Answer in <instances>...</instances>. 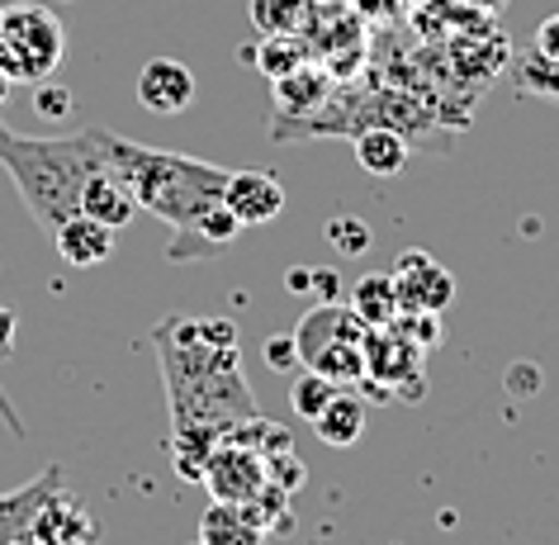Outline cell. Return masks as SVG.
<instances>
[{"mask_svg":"<svg viewBox=\"0 0 559 545\" xmlns=\"http://www.w3.org/2000/svg\"><path fill=\"white\" fill-rule=\"evenodd\" d=\"M171 399V465L186 479H204L214 446L251 417H261L257 394L242 380V337L228 318H166L152 332Z\"/></svg>","mask_w":559,"mask_h":545,"instance_id":"cell-1","label":"cell"},{"mask_svg":"<svg viewBox=\"0 0 559 545\" xmlns=\"http://www.w3.org/2000/svg\"><path fill=\"white\" fill-rule=\"evenodd\" d=\"M95 152H100L105 171H115L123 186H129L138 209H147V214H157L162 223H171V233H190L209 209L223 204L228 171L214 162L129 143V138H119L109 129H95Z\"/></svg>","mask_w":559,"mask_h":545,"instance_id":"cell-2","label":"cell"},{"mask_svg":"<svg viewBox=\"0 0 559 545\" xmlns=\"http://www.w3.org/2000/svg\"><path fill=\"white\" fill-rule=\"evenodd\" d=\"M0 166L15 180L24 209L48 237L58 233L62 218L81 214V186L100 166L95 152V129H81L72 138H20L5 133L0 143Z\"/></svg>","mask_w":559,"mask_h":545,"instance_id":"cell-3","label":"cell"},{"mask_svg":"<svg viewBox=\"0 0 559 545\" xmlns=\"http://www.w3.org/2000/svg\"><path fill=\"white\" fill-rule=\"evenodd\" d=\"M67 29L48 5H5L0 10V72L24 86H38L62 67Z\"/></svg>","mask_w":559,"mask_h":545,"instance_id":"cell-4","label":"cell"},{"mask_svg":"<svg viewBox=\"0 0 559 545\" xmlns=\"http://www.w3.org/2000/svg\"><path fill=\"white\" fill-rule=\"evenodd\" d=\"M204 484H209V494L223 502H251L271 484V460H265L261 446H251L247 437L228 431V437L214 446V455H209Z\"/></svg>","mask_w":559,"mask_h":545,"instance_id":"cell-5","label":"cell"},{"mask_svg":"<svg viewBox=\"0 0 559 545\" xmlns=\"http://www.w3.org/2000/svg\"><path fill=\"white\" fill-rule=\"evenodd\" d=\"M423 366H427V352L408 337V332H399L394 323L374 328L366 337V380L380 384V389H374L380 399L403 394V380L413 384V394H423ZM366 380H360V384H366Z\"/></svg>","mask_w":559,"mask_h":545,"instance_id":"cell-6","label":"cell"},{"mask_svg":"<svg viewBox=\"0 0 559 545\" xmlns=\"http://www.w3.org/2000/svg\"><path fill=\"white\" fill-rule=\"evenodd\" d=\"M394 289H399V304L403 313H445L455 299V275L445 271L441 261H431L423 247H408L399 251L394 261Z\"/></svg>","mask_w":559,"mask_h":545,"instance_id":"cell-7","label":"cell"},{"mask_svg":"<svg viewBox=\"0 0 559 545\" xmlns=\"http://www.w3.org/2000/svg\"><path fill=\"white\" fill-rule=\"evenodd\" d=\"M356 337H370V328L352 313V304L342 299H318L309 313L295 323V346H299V366H313L328 346L337 342H356Z\"/></svg>","mask_w":559,"mask_h":545,"instance_id":"cell-8","label":"cell"},{"mask_svg":"<svg viewBox=\"0 0 559 545\" xmlns=\"http://www.w3.org/2000/svg\"><path fill=\"white\" fill-rule=\"evenodd\" d=\"M223 204H228V214L242 223V228H265V223H275L285 214L289 194L271 171H228Z\"/></svg>","mask_w":559,"mask_h":545,"instance_id":"cell-9","label":"cell"},{"mask_svg":"<svg viewBox=\"0 0 559 545\" xmlns=\"http://www.w3.org/2000/svg\"><path fill=\"white\" fill-rule=\"evenodd\" d=\"M67 484L62 465H44L34 474V479H24L20 488H10V494H0V545H20L29 541V531L38 522V512H44V502L58 494Z\"/></svg>","mask_w":559,"mask_h":545,"instance_id":"cell-10","label":"cell"},{"mask_svg":"<svg viewBox=\"0 0 559 545\" xmlns=\"http://www.w3.org/2000/svg\"><path fill=\"white\" fill-rule=\"evenodd\" d=\"M138 100L152 115H186L194 100V72L176 58H152L138 72Z\"/></svg>","mask_w":559,"mask_h":545,"instance_id":"cell-11","label":"cell"},{"mask_svg":"<svg viewBox=\"0 0 559 545\" xmlns=\"http://www.w3.org/2000/svg\"><path fill=\"white\" fill-rule=\"evenodd\" d=\"M29 541H38V545H95L100 541V522H95L72 494L58 488V494L44 502V512H38Z\"/></svg>","mask_w":559,"mask_h":545,"instance_id":"cell-12","label":"cell"},{"mask_svg":"<svg viewBox=\"0 0 559 545\" xmlns=\"http://www.w3.org/2000/svg\"><path fill=\"white\" fill-rule=\"evenodd\" d=\"M52 242H58V257L67 265H76V271H91V265L115 257V228H105V223H95L86 214L62 218L58 233H52Z\"/></svg>","mask_w":559,"mask_h":545,"instance_id":"cell-13","label":"cell"},{"mask_svg":"<svg viewBox=\"0 0 559 545\" xmlns=\"http://www.w3.org/2000/svg\"><path fill=\"white\" fill-rule=\"evenodd\" d=\"M81 214L95 218V223H105V228H129V223L138 218V200L129 194V186L115 176V171H105V166H95L91 180L81 186Z\"/></svg>","mask_w":559,"mask_h":545,"instance_id":"cell-14","label":"cell"},{"mask_svg":"<svg viewBox=\"0 0 559 545\" xmlns=\"http://www.w3.org/2000/svg\"><path fill=\"white\" fill-rule=\"evenodd\" d=\"M200 541L204 545H265V526L247 502L214 498L200 517Z\"/></svg>","mask_w":559,"mask_h":545,"instance_id":"cell-15","label":"cell"},{"mask_svg":"<svg viewBox=\"0 0 559 545\" xmlns=\"http://www.w3.org/2000/svg\"><path fill=\"white\" fill-rule=\"evenodd\" d=\"M366 399H356L352 389H337L328 403H323V413L313 417V431H318V441L323 446H337V451H346V446H356L360 437H366Z\"/></svg>","mask_w":559,"mask_h":545,"instance_id":"cell-16","label":"cell"},{"mask_svg":"<svg viewBox=\"0 0 559 545\" xmlns=\"http://www.w3.org/2000/svg\"><path fill=\"white\" fill-rule=\"evenodd\" d=\"M352 147H356V162L366 166L370 176H399L403 166H408V157H413V143L399 129H389V123H370V129H360L352 138Z\"/></svg>","mask_w":559,"mask_h":545,"instance_id":"cell-17","label":"cell"},{"mask_svg":"<svg viewBox=\"0 0 559 545\" xmlns=\"http://www.w3.org/2000/svg\"><path fill=\"white\" fill-rule=\"evenodd\" d=\"M352 313H356L370 332H374V328L399 323L403 304H399L394 275H389V271H366V275H360V281L352 285Z\"/></svg>","mask_w":559,"mask_h":545,"instance_id":"cell-18","label":"cell"},{"mask_svg":"<svg viewBox=\"0 0 559 545\" xmlns=\"http://www.w3.org/2000/svg\"><path fill=\"white\" fill-rule=\"evenodd\" d=\"M328 67H295L289 76H280L271 81L275 86V105H280V115H318L328 100V91H332V81L323 76Z\"/></svg>","mask_w":559,"mask_h":545,"instance_id":"cell-19","label":"cell"},{"mask_svg":"<svg viewBox=\"0 0 559 545\" xmlns=\"http://www.w3.org/2000/svg\"><path fill=\"white\" fill-rule=\"evenodd\" d=\"M251 58H257V67L271 81H280V76H289L295 72V67H304L313 58V48L304 44L299 34H261V44H257V52H251Z\"/></svg>","mask_w":559,"mask_h":545,"instance_id":"cell-20","label":"cell"},{"mask_svg":"<svg viewBox=\"0 0 559 545\" xmlns=\"http://www.w3.org/2000/svg\"><path fill=\"white\" fill-rule=\"evenodd\" d=\"M313 0H251L247 15L261 34H299L309 24Z\"/></svg>","mask_w":559,"mask_h":545,"instance_id":"cell-21","label":"cell"},{"mask_svg":"<svg viewBox=\"0 0 559 545\" xmlns=\"http://www.w3.org/2000/svg\"><path fill=\"white\" fill-rule=\"evenodd\" d=\"M337 394V384L328 380V375H318V370H304L299 366V380H295V389H289V399H295V413L304 417V423H313L318 413H323V403Z\"/></svg>","mask_w":559,"mask_h":545,"instance_id":"cell-22","label":"cell"},{"mask_svg":"<svg viewBox=\"0 0 559 545\" xmlns=\"http://www.w3.org/2000/svg\"><path fill=\"white\" fill-rule=\"evenodd\" d=\"M516 86L536 91V95H559V62H545L540 52L516 62Z\"/></svg>","mask_w":559,"mask_h":545,"instance_id":"cell-23","label":"cell"},{"mask_svg":"<svg viewBox=\"0 0 559 545\" xmlns=\"http://www.w3.org/2000/svg\"><path fill=\"white\" fill-rule=\"evenodd\" d=\"M328 242L342 251V257H360V251L370 247V228L360 218H352V214H342V218H332L328 223Z\"/></svg>","mask_w":559,"mask_h":545,"instance_id":"cell-24","label":"cell"},{"mask_svg":"<svg viewBox=\"0 0 559 545\" xmlns=\"http://www.w3.org/2000/svg\"><path fill=\"white\" fill-rule=\"evenodd\" d=\"M399 332H408V337L423 346V352H431V346L445 342V328H441V313H399Z\"/></svg>","mask_w":559,"mask_h":545,"instance_id":"cell-25","label":"cell"},{"mask_svg":"<svg viewBox=\"0 0 559 545\" xmlns=\"http://www.w3.org/2000/svg\"><path fill=\"white\" fill-rule=\"evenodd\" d=\"M261 360L271 370H280V375H289L299 366V346H295V332H275V337H265V346H261Z\"/></svg>","mask_w":559,"mask_h":545,"instance_id":"cell-26","label":"cell"},{"mask_svg":"<svg viewBox=\"0 0 559 545\" xmlns=\"http://www.w3.org/2000/svg\"><path fill=\"white\" fill-rule=\"evenodd\" d=\"M34 109H38L44 119H67V115H72V91H67V86H52V81H38Z\"/></svg>","mask_w":559,"mask_h":545,"instance_id":"cell-27","label":"cell"},{"mask_svg":"<svg viewBox=\"0 0 559 545\" xmlns=\"http://www.w3.org/2000/svg\"><path fill=\"white\" fill-rule=\"evenodd\" d=\"M536 52H540L545 62H559V15L540 20V29H536Z\"/></svg>","mask_w":559,"mask_h":545,"instance_id":"cell-28","label":"cell"},{"mask_svg":"<svg viewBox=\"0 0 559 545\" xmlns=\"http://www.w3.org/2000/svg\"><path fill=\"white\" fill-rule=\"evenodd\" d=\"M15 332H20V318L15 309H0V356L15 352Z\"/></svg>","mask_w":559,"mask_h":545,"instance_id":"cell-29","label":"cell"},{"mask_svg":"<svg viewBox=\"0 0 559 545\" xmlns=\"http://www.w3.org/2000/svg\"><path fill=\"white\" fill-rule=\"evenodd\" d=\"M0 417H5V427L15 431V437H24V423H20V413H15V403L5 399V389H0Z\"/></svg>","mask_w":559,"mask_h":545,"instance_id":"cell-30","label":"cell"},{"mask_svg":"<svg viewBox=\"0 0 559 545\" xmlns=\"http://www.w3.org/2000/svg\"><path fill=\"white\" fill-rule=\"evenodd\" d=\"M10 86H15V81H10L5 72H0V105H5V100H10Z\"/></svg>","mask_w":559,"mask_h":545,"instance_id":"cell-31","label":"cell"},{"mask_svg":"<svg viewBox=\"0 0 559 545\" xmlns=\"http://www.w3.org/2000/svg\"><path fill=\"white\" fill-rule=\"evenodd\" d=\"M5 133H10V129H5V123H0V143H5Z\"/></svg>","mask_w":559,"mask_h":545,"instance_id":"cell-32","label":"cell"},{"mask_svg":"<svg viewBox=\"0 0 559 545\" xmlns=\"http://www.w3.org/2000/svg\"><path fill=\"white\" fill-rule=\"evenodd\" d=\"M20 545H38V541H20Z\"/></svg>","mask_w":559,"mask_h":545,"instance_id":"cell-33","label":"cell"},{"mask_svg":"<svg viewBox=\"0 0 559 545\" xmlns=\"http://www.w3.org/2000/svg\"><path fill=\"white\" fill-rule=\"evenodd\" d=\"M190 545H204V541H190Z\"/></svg>","mask_w":559,"mask_h":545,"instance_id":"cell-34","label":"cell"}]
</instances>
